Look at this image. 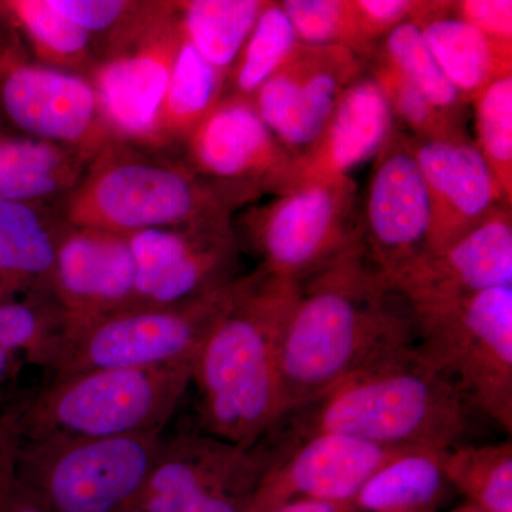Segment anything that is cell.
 I'll return each instance as SVG.
<instances>
[{
  "label": "cell",
  "mask_w": 512,
  "mask_h": 512,
  "mask_svg": "<svg viewBox=\"0 0 512 512\" xmlns=\"http://www.w3.org/2000/svg\"><path fill=\"white\" fill-rule=\"evenodd\" d=\"M414 345L412 308L360 241L299 285L279 345L282 416L363 366Z\"/></svg>",
  "instance_id": "cell-1"
},
{
  "label": "cell",
  "mask_w": 512,
  "mask_h": 512,
  "mask_svg": "<svg viewBox=\"0 0 512 512\" xmlns=\"http://www.w3.org/2000/svg\"><path fill=\"white\" fill-rule=\"evenodd\" d=\"M473 412L416 345L380 357L286 412L261 441L284 447L315 434H340L396 448L461 446Z\"/></svg>",
  "instance_id": "cell-2"
},
{
  "label": "cell",
  "mask_w": 512,
  "mask_h": 512,
  "mask_svg": "<svg viewBox=\"0 0 512 512\" xmlns=\"http://www.w3.org/2000/svg\"><path fill=\"white\" fill-rule=\"evenodd\" d=\"M298 296L299 284L261 266L242 276L192 370L202 433L251 448L281 419L279 345Z\"/></svg>",
  "instance_id": "cell-3"
},
{
  "label": "cell",
  "mask_w": 512,
  "mask_h": 512,
  "mask_svg": "<svg viewBox=\"0 0 512 512\" xmlns=\"http://www.w3.org/2000/svg\"><path fill=\"white\" fill-rule=\"evenodd\" d=\"M57 210L69 224L123 237L234 218L180 157L116 138Z\"/></svg>",
  "instance_id": "cell-4"
},
{
  "label": "cell",
  "mask_w": 512,
  "mask_h": 512,
  "mask_svg": "<svg viewBox=\"0 0 512 512\" xmlns=\"http://www.w3.org/2000/svg\"><path fill=\"white\" fill-rule=\"evenodd\" d=\"M195 363L84 370L47 380L23 399L20 439H109L163 433Z\"/></svg>",
  "instance_id": "cell-5"
},
{
  "label": "cell",
  "mask_w": 512,
  "mask_h": 512,
  "mask_svg": "<svg viewBox=\"0 0 512 512\" xmlns=\"http://www.w3.org/2000/svg\"><path fill=\"white\" fill-rule=\"evenodd\" d=\"M416 349L473 413L512 431V286L412 309Z\"/></svg>",
  "instance_id": "cell-6"
},
{
  "label": "cell",
  "mask_w": 512,
  "mask_h": 512,
  "mask_svg": "<svg viewBox=\"0 0 512 512\" xmlns=\"http://www.w3.org/2000/svg\"><path fill=\"white\" fill-rule=\"evenodd\" d=\"M241 278L171 305L126 309L86 320L72 316L50 379L109 367L197 362L205 342L237 298Z\"/></svg>",
  "instance_id": "cell-7"
},
{
  "label": "cell",
  "mask_w": 512,
  "mask_h": 512,
  "mask_svg": "<svg viewBox=\"0 0 512 512\" xmlns=\"http://www.w3.org/2000/svg\"><path fill=\"white\" fill-rule=\"evenodd\" d=\"M163 433L109 439H20L16 470L47 512L133 510Z\"/></svg>",
  "instance_id": "cell-8"
},
{
  "label": "cell",
  "mask_w": 512,
  "mask_h": 512,
  "mask_svg": "<svg viewBox=\"0 0 512 512\" xmlns=\"http://www.w3.org/2000/svg\"><path fill=\"white\" fill-rule=\"evenodd\" d=\"M359 198L352 177L313 181L244 208L234 224L261 268L301 285L359 244Z\"/></svg>",
  "instance_id": "cell-9"
},
{
  "label": "cell",
  "mask_w": 512,
  "mask_h": 512,
  "mask_svg": "<svg viewBox=\"0 0 512 512\" xmlns=\"http://www.w3.org/2000/svg\"><path fill=\"white\" fill-rule=\"evenodd\" d=\"M181 40L175 0H143L136 16L97 46L87 80L116 140L156 150L157 114Z\"/></svg>",
  "instance_id": "cell-10"
},
{
  "label": "cell",
  "mask_w": 512,
  "mask_h": 512,
  "mask_svg": "<svg viewBox=\"0 0 512 512\" xmlns=\"http://www.w3.org/2000/svg\"><path fill=\"white\" fill-rule=\"evenodd\" d=\"M231 214L291 191L295 158L252 100L224 97L177 154Z\"/></svg>",
  "instance_id": "cell-11"
},
{
  "label": "cell",
  "mask_w": 512,
  "mask_h": 512,
  "mask_svg": "<svg viewBox=\"0 0 512 512\" xmlns=\"http://www.w3.org/2000/svg\"><path fill=\"white\" fill-rule=\"evenodd\" d=\"M0 130L96 156L114 140L92 83L36 62L0 28Z\"/></svg>",
  "instance_id": "cell-12"
},
{
  "label": "cell",
  "mask_w": 512,
  "mask_h": 512,
  "mask_svg": "<svg viewBox=\"0 0 512 512\" xmlns=\"http://www.w3.org/2000/svg\"><path fill=\"white\" fill-rule=\"evenodd\" d=\"M271 456L210 434L163 441L136 507L144 512H249Z\"/></svg>",
  "instance_id": "cell-13"
},
{
  "label": "cell",
  "mask_w": 512,
  "mask_h": 512,
  "mask_svg": "<svg viewBox=\"0 0 512 512\" xmlns=\"http://www.w3.org/2000/svg\"><path fill=\"white\" fill-rule=\"evenodd\" d=\"M232 221L127 237L136 268L133 308L188 301L235 281L239 244Z\"/></svg>",
  "instance_id": "cell-14"
},
{
  "label": "cell",
  "mask_w": 512,
  "mask_h": 512,
  "mask_svg": "<svg viewBox=\"0 0 512 512\" xmlns=\"http://www.w3.org/2000/svg\"><path fill=\"white\" fill-rule=\"evenodd\" d=\"M369 72V63L338 46L299 43L284 66L255 94L259 117L292 154L313 146L343 94Z\"/></svg>",
  "instance_id": "cell-15"
},
{
  "label": "cell",
  "mask_w": 512,
  "mask_h": 512,
  "mask_svg": "<svg viewBox=\"0 0 512 512\" xmlns=\"http://www.w3.org/2000/svg\"><path fill=\"white\" fill-rule=\"evenodd\" d=\"M264 446L271 464L249 512H269L298 500L352 504L380 467L407 450L329 433L284 447Z\"/></svg>",
  "instance_id": "cell-16"
},
{
  "label": "cell",
  "mask_w": 512,
  "mask_h": 512,
  "mask_svg": "<svg viewBox=\"0 0 512 512\" xmlns=\"http://www.w3.org/2000/svg\"><path fill=\"white\" fill-rule=\"evenodd\" d=\"M430 222L429 194L409 134L396 127L373 160L359 212L367 258L384 276L392 274L426 249Z\"/></svg>",
  "instance_id": "cell-17"
},
{
  "label": "cell",
  "mask_w": 512,
  "mask_h": 512,
  "mask_svg": "<svg viewBox=\"0 0 512 512\" xmlns=\"http://www.w3.org/2000/svg\"><path fill=\"white\" fill-rule=\"evenodd\" d=\"M386 278L412 309L512 286L511 210L500 208L454 244L420 252Z\"/></svg>",
  "instance_id": "cell-18"
},
{
  "label": "cell",
  "mask_w": 512,
  "mask_h": 512,
  "mask_svg": "<svg viewBox=\"0 0 512 512\" xmlns=\"http://www.w3.org/2000/svg\"><path fill=\"white\" fill-rule=\"evenodd\" d=\"M409 140L430 201L424 251L454 244L504 207L493 175L466 131L439 138L409 134Z\"/></svg>",
  "instance_id": "cell-19"
},
{
  "label": "cell",
  "mask_w": 512,
  "mask_h": 512,
  "mask_svg": "<svg viewBox=\"0 0 512 512\" xmlns=\"http://www.w3.org/2000/svg\"><path fill=\"white\" fill-rule=\"evenodd\" d=\"M136 268L127 237L64 221L52 296L74 319L101 318L133 308Z\"/></svg>",
  "instance_id": "cell-20"
},
{
  "label": "cell",
  "mask_w": 512,
  "mask_h": 512,
  "mask_svg": "<svg viewBox=\"0 0 512 512\" xmlns=\"http://www.w3.org/2000/svg\"><path fill=\"white\" fill-rule=\"evenodd\" d=\"M394 128L389 104L367 72L343 94L313 146L295 158L292 190L313 181L349 177L360 164L375 160Z\"/></svg>",
  "instance_id": "cell-21"
},
{
  "label": "cell",
  "mask_w": 512,
  "mask_h": 512,
  "mask_svg": "<svg viewBox=\"0 0 512 512\" xmlns=\"http://www.w3.org/2000/svg\"><path fill=\"white\" fill-rule=\"evenodd\" d=\"M412 23L467 106L495 80L512 74V46L494 42L468 25L453 2L420 0Z\"/></svg>",
  "instance_id": "cell-22"
},
{
  "label": "cell",
  "mask_w": 512,
  "mask_h": 512,
  "mask_svg": "<svg viewBox=\"0 0 512 512\" xmlns=\"http://www.w3.org/2000/svg\"><path fill=\"white\" fill-rule=\"evenodd\" d=\"M63 218L53 205L0 200V286L52 296Z\"/></svg>",
  "instance_id": "cell-23"
},
{
  "label": "cell",
  "mask_w": 512,
  "mask_h": 512,
  "mask_svg": "<svg viewBox=\"0 0 512 512\" xmlns=\"http://www.w3.org/2000/svg\"><path fill=\"white\" fill-rule=\"evenodd\" d=\"M70 323L72 316L53 296L16 295L0 286V403L3 406H8L3 403L6 389L23 367H40L53 375Z\"/></svg>",
  "instance_id": "cell-24"
},
{
  "label": "cell",
  "mask_w": 512,
  "mask_h": 512,
  "mask_svg": "<svg viewBox=\"0 0 512 512\" xmlns=\"http://www.w3.org/2000/svg\"><path fill=\"white\" fill-rule=\"evenodd\" d=\"M92 160L77 148L0 130V200L59 207Z\"/></svg>",
  "instance_id": "cell-25"
},
{
  "label": "cell",
  "mask_w": 512,
  "mask_h": 512,
  "mask_svg": "<svg viewBox=\"0 0 512 512\" xmlns=\"http://www.w3.org/2000/svg\"><path fill=\"white\" fill-rule=\"evenodd\" d=\"M0 28L37 63L57 72L89 79L97 62L90 36L50 0H0Z\"/></svg>",
  "instance_id": "cell-26"
},
{
  "label": "cell",
  "mask_w": 512,
  "mask_h": 512,
  "mask_svg": "<svg viewBox=\"0 0 512 512\" xmlns=\"http://www.w3.org/2000/svg\"><path fill=\"white\" fill-rule=\"evenodd\" d=\"M446 451L407 448L373 474L353 500V512H440L454 490Z\"/></svg>",
  "instance_id": "cell-27"
},
{
  "label": "cell",
  "mask_w": 512,
  "mask_h": 512,
  "mask_svg": "<svg viewBox=\"0 0 512 512\" xmlns=\"http://www.w3.org/2000/svg\"><path fill=\"white\" fill-rule=\"evenodd\" d=\"M225 80L183 37L157 114V151L177 156L192 131L224 99Z\"/></svg>",
  "instance_id": "cell-28"
},
{
  "label": "cell",
  "mask_w": 512,
  "mask_h": 512,
  "mask_svg": "<svg viewBox=\"0 0 512 512\" xmlns=\"http://www.w3.org/2000/svg\"><path fill=\"white\" fill-rule=\"evenodd\" d=\"M268 0H175L181 35L227 76Z\"/></svg>",
  "instance_id": "cell-29"
},
{
  "label": "cell",
  "mask_w": 512,
  "mask_h": 512,
  "mask_svg": "<svg viewBox=\"0 0 512 512\" xmlns=\"http://www.w3.org/2000/svg\"><path fill=\"white\" fill-rule=\"evenodd\" d=\"M281 2H266L225 80V96L252 100L299 45Z\"/></svg>",
  "instance_id": "cell-30"
},
{
  "label": "cell",
  "mask_w": 512,
  "mask_h": 512,
  "mask_svg": "<svg viewBox=\"0 0 512 512\" xmlns=\"http://www.w3.org/2000/svg\"><path fill=\"white\" fill-rule=\"evenodd\" d=\"M454 490L484 512H512V441L461 444L443 456Z\"/></svg>",
  "instance_id": "cell-31"
},
{
  "label": "cell",
  "mask_w": 512,
  "mask_h": 512,
  "mask_svg": "<svg viewBox=\"0 0 512 512\" xmlns=\"http://www.w3.org/2000/svg\"><path fill=\"white\" fill-rule=\"evenodd\" d=\"M379 53L394 64L437 110L464 124L467 104L458 96L414 23H403L384 37L379 43Z\"/></svg>",
  "instance_id": "cell-32"
},
{
  "label": "cell",
  "mask_w": 512,
  "mask_h": 512,
  "mask_svg": "<svg viewBox=\"0 0 512 512\" xmlns=\"http://www.w3.org/2000/svg\"><path fill=\"white\" fill-rule=\"evenodd\" d=\"M476 147L484 158L505 208L512 207V74L501 77L473 101Z\"/></svg>",
  "instance_id": "cell-33"
},
{
  "label": "cell",
  "mask_w": 512,
  "mask_h": 512,
  "mask_svg": "<svg viewBox=\"0 0 512 512\" xmlns=\"http://www.w3.org/2000/svg\"><path fill=\"white\" fill-rule=\"evenodd\" d=\"M302 45L345 47L370 64L379 45L359 25L352 0H284L281 2Z\"/></svg>",
  "instance_id": "cell-34"
},
{
  "label": "cell",
  "mask_w": 512,
  "mask_h": 512,
  "mask_svg": "<svg viewBox=\"0 0 512 512\" xmlns=\"http://www.w3.org/2000/svg\"><path fill=\"white\" fill-rule=\"evenodd\" d=\"M369 74L382 90L394 121L402 123L410 136L439 138L466 131L464 124L437 110L394 64L380 55L379 50L369 64Z\"/></svg>",
  "instance_id": "cell-35"
},
{
  "label": "cell",
  "mask_w": 512,
  "mask_h": 512,
  "mask_svg": "<svg viewBox=\"0 0 512 512\" xmlns=\"http://www.w3.org/2000/svg\"><path fill=\"white\" fill-rule=\"evenodd\" d=\"M20 404L0 410V512H47L16 470Z\"/></svg>",
  "instance_id": "cell-36"
},
{
  "label": "cell",
  "mask_w": 512,
  "mask_h": 512,
  "mask_svg": "<svg viewBox=\"0 0 512 512\" xmlns=\"http://www.w3.org/2000/svg\"><path fill=\"white\" fill-rule=\"evenodd\" d=\"M50 3L84 30L97 49L136 16L143 0H50Z\"/></svg>",
  "instance_id": "cell-37"
},
{
  "label": "cell",
  "mask_w": 512,
  "mask_h": 512,
  "mask_svg": "<svg viewBox=\"0 0 512 512\" xmlns=\"http://www.w3.org/2000/svg\"><path fill=\"white\" fill-rule=\"evenodd\" d=\"M357 25L370 42H380L406 22H412L420 0H352Z\"/></svg>",
  "instance_id": "cell-38"
},
{
  "label": "cell",
  "mask_w": 512,
  "mask_h": 512,
  "mask_svg": "<svg viewBox=\"0 0 512 512\" xmlns=\"http://www.w3.org/2000/svg\"><path fill=\"white\" fill-rule=\"evenodd\" d=\"M454 10L464 22L501 45L512 46L511 0H457Z\"/></svg>",
  "instance_id": "cell-39"
},
{
  "label": "cell",
  "mask_w": 512,
  "mask_h": 512,
  "mask_svg": "<svg viewBox=\"0 0 512 512\" xmlns=\"http://www.w3.org/2000/svg\"><path fill=\"white\" fill-rule=\"evenodd\" d=\"M269 512H353L352 504L326 503V501H291Z\"/></svg>",
  "instance_id": "cell-40"
},
{
  "label": "cell",
  "mask_w": 512,
  "mask_h": 512,
  "mask_svg": "<svg viewBox=\"0 0 512 512\" xmlns=\"http://www.w3.org/2000/svg\"><path fill=\"white\" fill-rule=\"evenodd\" d=\"M450 512H484L481 508H478L477 505L471 503H464L460 505V507L454 508L453 511Z\"/></svg>",
  "instance_id": "cell-41"
},
{
  "label": "cell",
  "mask_w": 512,
  "mask_h": 512,
  "mask_svg": "<svg viewBox=\"0 0 512 512\" xmlns=\"http://www.w3.org/2000/svg\"><path fill=\"white\" fill-rule=\"evenodd\" d=\"M124 512H144L143 510H138V508H133V510H128Z\"/></svg>",
  "instance_id": "cell-42"
}]
</instances>
